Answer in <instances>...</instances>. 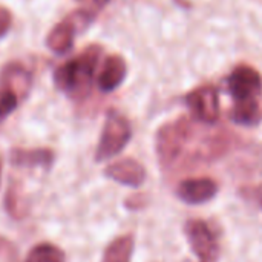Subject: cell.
Returning <instances> with one entry per match:
<instances>
[{"instance_id": "cell-1", "label": "cell", "mask_w": 262, "mask_h": 262, "mask_svg": "<svg viewBox=\"0 0 262 262\" xmlns=\"http://www.w3.org/2000/svg\"><path fill=\"white\" fill-rule=\"evenodd\" d=\"M101 55L100 46H89L72 60L60 64L54 72V84L71 98H84L92 86L94 74Z\"/></svg>"}, {"instance_id": "cell-2", "label": "cell", "mask_w": 262, "mask_h": 262, "mask_svg": "<svg viewBox=\"0 0 262 262\" xmlns=\"http://www.w3.org/2000/svg\"><path fill=\"white\" fill-rule=\"evenodd\" d=\"M190 134L192 126L186 117L160 127L155 137V150L158 163L163 169H170L175 166L190 138Z\"/></svg>"}, {"instance_id": "cell-3", "label": "cell", "mask_w": 262, "mask_h": 262, "mask_svg": "<svg viewBox=\"0 0 262 262\" xmlns=\"http://www.w3.org/2000/svg\"><path fill=\"white\" fill-rule=\"evenodd\" d=\"M132 127L127 118L117 111H111L106 117L103 132L95 150V161L103 163L118 155L130 141Z\"/></svg>"}, {"instance_id": "cell-4", "label": "cell", "mask_w": 262, "mask_h": 262, "mask_svg": "<svg viewBox=\"0 0 262 262\" xmlns=\"http://www.w3.org/2000/svg\"><path fill=\"white\" fill-rule=\"evenodd\" d=\"M95 17L94 11L89 9H78L68 15L63 21L55 25L51 32L48 34L46 45L55 54H66L74 46L75 34L84 29Z\"/></svg>"}, {"instance_id": "cell-5", "label": "cell", "mask_w": 262, "mask_h": 262, "mask_svg": "<svg viewBox=\"0 0 262 262\" xmlns=\"http://www.w3.org/2000/svg\"><path fill=\"white\" fill-rule=\"evenodd\" d=\"M184 232L187 236V241L190 244L192 252L201 262H216L220 256V244L212 232V229L207 226V223L201 220H192L186 223Z\"/></svg>"}, {"instance_id": "cell-6", "label": "cell", "mask_w": 262, "mask_h": 262, "mask_svg": "<svg viewBox=\"0 0 262 262\" xmlns=\"http://www.w3.org/2000/svg\"><path fill=\"white\" fill-rule=\"evenodd\" d=\"M229 94L233 97L235 103L258 101L262 92V80L259 72L252 66L241 64L232 71L227 78Z\"/></svg>"}, {"instance_id": "cell-7", "label": "cell", "mask_w": 262, "mask_h": 262, "mask_svg": "<svg viewBox=\"0 0 262 262\" xmlns=\"http://www.w3.org/2000/svg\"><path fill=\"white\" fill-rule=\"evenodd\" d=\"M186 104L192 115L206 124H213L220 118V97L213 86H201L186 95Z\"/></svg>"}, {"instance_id": "cell-8", "label": "cell", "mask_w": 262, "mask_h": 262, "mask_svg": "<svg viewBox=\"0 0 262 262\" xmlns=\"http://www.w3.org/2000/svg\"><path fill=\"white\" fill-rule=\"evenodd\" d=\"M218 193V184L210 178H189L178 184V198L190 206L209 203Z\"/></svg>"}, {"instance_id": "cell-9", "label": "cell", "mask_w": 262, "mask_h": 262, "mask_svg": "<svg viewBox=\"0 0 262 262\" xmlns=\"http://www.w3.org/2000/svg\"><path fill=\"white\" fill-rule=\"evenodd\" d=\"M104 175L123 186L140 187L146 180V169L134 158H123L104 169Z\"/></svg>"}, {"instance_id": "cell-10", "label": "cell", "mask_w": 262, "mask_h": 262, "mask_svg": "<svg viewBox=\"0 0 262 262\" xmlns=\"http://www.w3.org/2000/svg\"><path fill=\"white\" fill-rule=\"evenodd\" d=\"M9 161L17 167H41L45 170L51 169L55 161V154L52 149H12L9 154Z\"/></svg>"}, {"instance_id": "cell-11", "label": "cell", "mask_w": 262, "mask_h": 262, "mask_svg": "<svg viewBox=\"0 0 262 262\" xmlns=\"http://www.w3.org/2000/svg\"><path fill=\"white\" fill-rule=\"evenodd\" d=\"M32 77L29 71L20 63H8L0 72V88H8L14 91L18 98H25L31 89Z\"/></svg>"}, {"instance_id": "cell-12", "label": "cell", "mask_w": 262, "mask_h": 262, "mask_svg": "<svg viewBox=\"0 0 262 262\" xmlns=\"http://www.w3.org/2000/svg\"><path fill=\"white\" fill-rule=\"evenodd\" d=\"M127 66L123 57L120 55H111L106 58L103 69L98 75V88L103 92H112L115 91L126 78Z\"/></svg>"}, {"instance_id": "cell-13", "label": "cell", "mask_w": 262, "mask_h": 262, "mask_svg": "<svg viewBox=\"0 0 262 262\" xmlns=\"http://www.w3.org/2000/svg\"><path fill=\"white\" fill-rule=\"evenodd\" d=\"M134 244V236L130 235H124L114 239L104 250L103 262H130Z\"/></svg>"}, {"instance_id": "cell-14", "label": "cell", "mask_w": 262, "mask_h": 262, "mask_svg": "<svg viewBox=\"0 0 262 262\" xmlns=\"http://www.w3.org/2000/svg\"><path fill=\"white\" fill-rule=\"evenodd\" d=\"M261 107L258 101H247V103H235L230 118L233 123L241 126H255L261 121Z\"/></svg>"}, {"instance_id": "cell-15", "label": "cell", "mask_w": 262, "mask_h": 262, "mask_svg": "<svg viewBox=\"0 0 262 262\" xmlns=\"http://www.w3.org/2000/svg\"><path fill=\"white\" fill-rule=\"evenodd\" d=\"M25 262H66L61 249L49 243H41L35 246L26 256Z\"/></svg>"}, {"instance_id": "cell-16", "label": "cell", "mask_w": 262, "mask_h": 262, "mask_svg": "<svg viewBox=\"0 0 262 262\" xmlns=\"http://www.w3.org/2000/svg\"><path fill=\"white\" fill-rule=\"evenodd\" d=\"M5 209H6L8 215L12 216L14 220H21L23 216H26V212H28L26 203L23 201V196L20 195L18 189L14 184L9 186V189L6 192Z\"/></svg>"}, {"instance_id": "cell-17", "label": "cell", "mask_w": 262, "mask_h": 262, "mask_svg": "<svg viewBox=\"0 0 262 262\" xmlns=\"http://www.w3.org/2000/svg\"><path fill=\"white\" fill-rule=\"evenodd\" d=\"M18 106V95L8 89V88H0V121L8 118Z\"/></svg>"}, {"instance_id": "cell-18", "label": "cell", "mask_w": 262, "mask_h": 262, "mask_svg": "<svg viewBox=\"0 0 262 262\" xmlns=\"http://www.w3.org/2000/svg\"><path fill=\"white\" fill-rule=\"evenodd\" d=\"M0 262H18V252L15 246L5 236H0Z\"/></svg>"}, {"instance_id": "cell-19", "label": "cell", "mask_w": 262, "mask_h": 262, "mask_svg": "<svg viewBox=\"0 0 262 262\" xmlns=\"http://www.w3.org/2000/svg\"><path fill=\"white\" fill-rule=\"evenodd\" d=\"M11 21H12V15L11 12L5 8V6H0V38L5 37L9 29H11Z\"/></svg>"}, {"instance_id": "cell-20", "label": "cell", "mask_w": 262, "mask_h": 262, "mask_svg": "<svg viewBox=\"0 0 262 262\" xmlns=\"http://www.w3.org/2000/svg\"><path fill=\"white\" fill-rule=\"evenodd\" d=\"M77 2H80V3H83L89 11H94V12H97L98 9H101V8H104L111 0H77Z\"/></svg>"}, {"instance_id": "cell-21", "label": "cell", "mask_w": 262, "mask_h": 262, "mask_svg": "<svg viewBox=\"0 0 262 262\" xmlns=\"http://www.w3.org/2000/svg\"><path fill=\"white\" fill-rule=\"evenodd\" d=\"M255 200H256L258 206L262 209V184H259L255 190Z\"/></svg>"}, {"instance_id": "cell-22", "label": "cell", "mask_w": 262, "mask_h": 262, "mask_svg": "<svg viewBox=\"0 0 262 262\" xmlns=\"http://www.w3.org/2000/svg\"><path fill=\"white\" fill-rule=\"evenodd\" d=\"M0 183H2V161H0Z\"/></svg>"}]
</instances>
